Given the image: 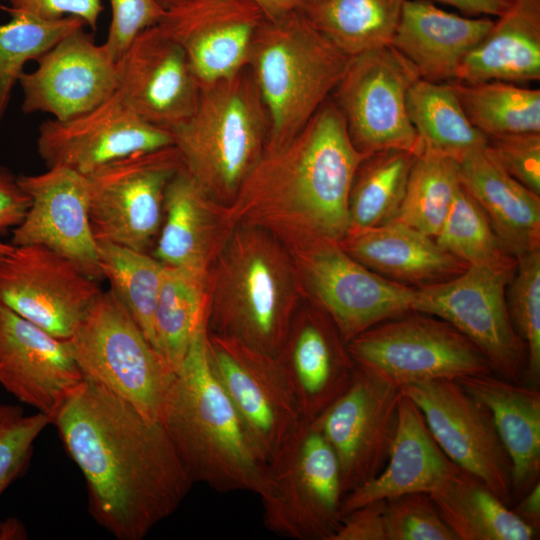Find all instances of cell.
I'll return each instance as SVG.
<instances>
[{"label":"cell","mask_w":540,"mask_h":540,"mask_svg":"<svg viewBox=\"0 0 540 540\" xmlns=\"http://www.w3.org/2000/svg\"><path fill=\"white\" fill-rule=\"evenodd\" d=\"M82 472L89 513L119 540H141L193 486L161 422L84 380L52 420Z\"/></svg>","instance_id":"cell-1"},{"label":"cell","mask_w":540,"mask_h":540,"mask_svg":"<svg viewBox=\"0 0 540 540\" xmlns=\"http://www.w3.org/2000/svg\"><path fill=\"white\" fill-rule=\"evenodd\" d=\"M367 156L353 145L344 118L325 101L289 140L265 147L225 206L233 227L262 228L296 253L314 242H340L349 231V194Z\"/></svg>","instance_id":"cell-2"},{"label":"cell","mask_w":540,"mask_h":540,"mask_svg":"<svg viewBox=\"0 0 540 540\" xmlns=\"http://www.w3.org/2000/svg\"><path fill=\"white\" fill-rule=\"evenodd\" d=\"M160 422L193 483L218 492L263 494L268 463L212 369L207 327L197 334L175 372Z\"/></svg>","instance_id":"cell-3"},{"label":"cell","mask_w":540,"mask_h":540,"mask_svg":"<svg viewBox=\"0 0 540 540\" xmlns=\"http://www.w3.org/2000/svg\"><path fill=\"white\" fill-rule=\"evenodd\" d=\"M272 234L235 226L209 273L207 330L275 356L297 312V281Z\"/></svg>","instance_id":"cell-4"},{"label":"cell","mask_w":540,"mask_h":540,"mask_svg":"<svg viewBox=\"0 0 540 540\" xmlns=\"http://www.w3.org/2000/svg\"><path fill=\"white\" fill-rule=\"evenodd\" d=\"M200 87L189 118L172 130L187 173L228 206L263 154L268 116L251 70Z\"/></svg>","instance_id":"cell-5"},{"label":"cell","mask_w":540,"mask_h":540,"mask_svg":"<svg viewBox=\"0 0 540 540\" xmlns=\"http://www.w3.org/2000/svg\"><path fill=\"white\" fill-rule=\"evenodd\" d=\"M350 59L314 26L304 9L264 19L247 66L267 111L265 147L289 140L306 125L328 100Z\"/></svg>","instance_id":"cell-6"},{"label":"cell","mask_w":540,"mask_h":540,"mask_svg":"<svg viewBox=\"0 0 540 540\" xmlns=\"http://www.w3.org/2000/svg\"><path fill=\"white\" fill-rule=\"evenodd\" d=\"M68 341L84 380L160 422L175 371L111 290L97 296Z\"/></svg>","instance_id":"cell-7"},{"label":"cell","mask_w":540,"mask_h":540,"mask_svg":"<svg viewBox=\"0 0 540 540\" xmlns=\"http://www.w3.org/2000/svg\"><path fill=\"white\" fill-rule=\"evenodd\" d=\"M265 527L294 540H331L341 522L337 458L319 430L302 421L268 463L261 496Z\"/></svg>","instance_id":"cell-8"},{"label":"cell","mask_w":540,"mask_h":540,"mask_svg":"<svg viewBox=\"0 0 540 540\" xmlns=\"http://www.w3.org/2000/svg\"><path fill=\"white\" fill-rule=\"evenodd\" d=\"M383 321L347 343L356 366L398 388L493 373L479 348L455 327L416 312Z\"/></svg>","instance_id":"cell-9"},{"label":"cell","mask_w":540,"mask_h":540,"mask_svg":"<svg viewBox=\"0 0 540 540\" xmlns=\"http://www.w3.org/2000/svg\"><path fill=\"white\" fill-rule=\"evenodd\" d=\"M419 78L391 44L351 57L332 93L360 153L369 156L388 149L421 153L406 107L407 93Z\"/></svg>","instance_id":"cell-10"},{"label":"cell","mask_w":540,"mask_h":540,"mask_svg":"<svg viewBox=\"0 0 540 540\" xmlns=\"http://www.w3.org/2000/svg\"><path fill=\"white\" fill-rule=\"evenodd\" d=\"M182 168L171 145L125 156L86 176L96 241L146 253L161 228L166 187Z\"/></svg>","instance_id":"cell-11"},{"label":"cell","mask_w":540,"mask_h":540,"mask_svg":"<svg viewBox=\"0 0 540 540\" xmlns=\"http://www.w3.org/2000/svg\"><path fill=\"white\" fill-rule=\"evenodd\" d=\"M513 275L469 266L452 279L415 288L412 311L445 320L479 348L493 374L521 383L527 350L512 324L505 297Z\"/></svg>","instance_id":"cell-12"},{"label":"cell","mask_w":540,"mask_h":540,"mask_svg":"<svg viewBox=\"0 0 540 540\" xmlns=\"http://www.w3.org/2000/svg\"><path fill=\"white\" fill-rule=\"evenodd\" d=\"M207 349L219 383L269 463L303 421L277 358L208 330Z\"/></svg>","instance_id":"cell-13"},{"label":"cell","mask_w":540,"mask_h":540,"mask_svg":"<svg viewBox=\"0 0 540 540\" xmlns=\"http://www.w3.org/2000/svg\"><path fill=\"white\" fill-rule=\"evenodd\" d=\"M400 391L420 409L445 455L510 506L511 462L487 407L457 380L417 382L400 387Z\"/></svg>","instance_id":"cell-14"},{"label":"cell","mask_w":540,"mask_h":540,"mask_svg":"<svg viewBox=\"0 0 540 540\" xmlns=\"http://www.w3.org/2000/svg\"><path fill=\"white\" fill-rule=\"evenodd\" d=\"M296 257L316 306L332 319L346 343L383 321L412 311L415 288L374 273L338 242L317 241Z\"/></svg>","instance_id":"cell-15"},{"label":"cell","mask_w":540,"mask_h":540,"mask_svg":"<svg viewBox=\"0 0 540 540\" xmlns=\"http://www.w3.org/2000/svg\"><path fill=\"white\" fill-rule=\"evenodd\" d=\"M96 281L46 247L14 246L0 260V304L68 340L102 292Z\"/></svg>","instance_id":"cell-16"},{"label":"cell","mask_w":540,"mask_h":540,"mask_svg":"<svg viewBox=\"0 0 540 540\" xmlns=\"http://www.w3.org/2000/svg\"><path fill=\"white\" fill-rule=\"evenodd\" d=\"M400 396V388L357 367L349 388L311 422L337 458L343 497L384 468Z\"/></svg>","instance_id":"cell-17"},{"label":"cell","mask_w":540,"mask_h":540,"mask_svg":"<svg viewBox=\"0 0 540 540\" xmlns=\"http://www.w3.org/2000/svg\"><path fill=\"white\" fill-rule=\"evenodd\" d=\"M171 145L172 133L142 119L118 90L80 115L44 121L37 138L47 168L65 167L84 176L125 156Z\"/></svg>","instance_id":"cell-18"},{"label":"cell","mask_w":540,"mask_h":540,"mask_svg":"<svg viewBox=\"0 0 540 540\" xmlns=\"http://www.w3.org/2000/svg\"><path fill=\"white\" fill-rule=\"evenodd\" d=\"M158 26L185 52L200 87L248 64L266 18L251 0H168Z\"/></svg>","instance_id":"cell-19"},{"label":"cell","mask_w":540,"mask_h":540,"mask_svg":"<svg viewBox=\"0 0 540 540\" xmlns=\"http://www.w3.org/2000/svg\"><path fill=\"white\" fill-rule=\"evenodd\" d=\"M85 27L65 35L36 60L34 71L20 75L23 112L67 120L97 107L118 90L117 62Z\"/></svg>","instance_id":"cell-20"},{"label":"cell","mask_w":540,"mask_h":540,"mask_svg":"<svg viewBox=\"0 0 540 540\" xmlns=\"http://www.w3.org/2000/svg\"><path fill=\"white\" fill-rule=\"evenodd\" d=\"M17 182L30 197V206L13 229L14 246L46 247L76 264L89 277L103 278L98 243L89 221L87 177L65 167H50Z\"/></svg>","instance_id":"cell-21"},{"label":"cell","mask_w":540,"mask_h":540,"mask_svg":"<svg viewBox=\"0 0 540 540\" xmlns=\"http://www.w3.org/2000/svg\"><path fill=\"white\" fill-rule=\"evenodd\" d=\"M83 381L68 340L0 304V385L8 393L52 422Z\"/></svg>","instance_id":"cell-22"},{"label":"cell","mask_w":540,"mask_h":540,"mask_svg":"<svg viewBox=\"0 0 540 540\" xmlns=\"http://www.w3.org/2000/svg\"><path fill=\"white\" fill-rule=\"evenodd\" d=\"M118 91L146 122L172 132L194 111L200 85L183 49L157 24L117 61Z\"/></svg>","instance_id":"cell-23"},{"label":"cell","mask_w":540,"mask_h":540,"mask_svg":"<svg viewBox=\"0 0 540 540\" xmlns=\"http://www.w3.org/2000/svg\"><path fill=\"white\" fill-rule=\"evenodd\" d=\"M276 358L305 422L314 421L349 388L357 368L337 326L317 306L296 312Z\"/></svg>","instance_id":"cell-24"},{"label":"cell","mask_w":540,"mask_h":540,"mask_svg":"<svg viewBox=\"0 0 540 540\" xmlns=\"http://www.w3.org/2000/svg\"><path fill=\"white\" fill-rule=\"evenodd\" d=\"M163 217L153 257L208 278L234 228L225 206L208 196L182 168L166 187Z\"/></svg>","instance_id":"cell-25"},{"label":"cell","mask_w":540,"mask_h":540,"mask_svg":"<svg viewBox=\"0 0 540 540\" xmlns=\"http://www.w3.org/2000/svg\"><path fill=\"white\" fill-rule=\"evenodd\" d=\"M459 469L435 441L420 409L401 393L387 462L372 480L343 497L341 518L370 502L412 492L431 493Z\"/></svg>","instance_id":"cell-26"},{"label":"cell","mask_w":540,"mask_h":540,"mask_svg":"<svg viewBox=\"0 0 540 540\" xmlns=\"http://www.w3.org/2000/svg\"><path fill=\"white\" fill-rule=\"evenodd\" d=\"M493 23L488 18L446 12L429 0H405L391 45L415 67L420 78L455 83L463 60Z\"/></svg>","instance_id":"cell-27"},{"label":"cell","mask_w":540,"mask_h":540,"mask_svg":"<svg viewBox=\"0 0 540 540\" xmlns=\"http://www.w3.org/2000/svg\"><path fill=\"white\" fill-rule=\"evenodd\" d=\"M339 244L369 270L411 288L447 281L469 267L440 247L435 238L398 220L350 232Z\"/></svg>","instance_id":"cell-28"},{"label":"cell","mask_w":540,"mask_h":540,"mask_svg":"<svg viewBox=\"0 0 540 540\" xmlns=\"http://www.w3.org/2000/svg\"><path fill=\"white\" fill-rule=\"evenodd\" d=\"M457 381L490 411L511 462L513 501L520 499L539 481V391L493 373L467 376Z\"/></svg>","instance_id":"cell-29"},{"label":"cell","mask_w":540,"mask_h":540,"mask_svg":"<svg viewBox=\"0 0 540 540\" xmlns=\"http://www.w3.org/2000/svg\"><path fill=\"white\" fill-rule=\"evenodd\" d=\"M461 185L478 202L514 256L540 249V196L505 172L486 146L458 162Z\"/></svg>","instance_id":"cell-30"},{"label":"cell","mask_w":540,"mask_h":540,"mask_svg":"<svg viewBox=\"0 0 540 540\" xmlns=\"http://www.w3.org/2000/svg\"><path fill=\"white\" fill-rule=\"evenodd\" d=\"M540 79V0H512L482 41L463 60L457 83Z\"/></svg>","instance_id":"cell-31"},{"label":"cell","mask_w":540,"mask_h":540,"mask_svg":"<svg viewBox=\"0 0 540 540\" xmlns=\"http://www.w3.org/2000/svg\"><path fill=\"white\" fill-rule=\"evenodd\" d=\"M429 494L458 540H532L537 536L538 530L523 522L481 479L462 469Z\"/></svg>","instance_id":"cell-32"},{"label":"cell","mask_w":540,"mask_h":540,"mask_svg":"<svg viewBox=\"0 0 540 540\" xmlns=\"http://www.w3.org/2000/svg\"><path fill=\"white\" fill-rule=\"evenodd\" d=\"M406 107L422 150L458 162L469 152L487 144V138L466 116L454 83L419 78L407 93Z\"/></svg>","instance_id":"cell-33"},{"label":"cell","mask_w":540,"mask_h":540,"mask_svg":"<svg viewBox=\"0 0 540 540\" xmlns=\"http://www.w3.org/2000/svg\"><path fill=\"white\" fill-rule=\"evenodd\" d=\"M208 278L164 266L155 312L156 348L176 372L197 334L207 327Z\"/></svg>","instance_id":"cell-34"},{"label":"cell","mask_w":540,"mask_h":540,"mask_svg":"<svg viewBox=\"0 0 540 540\" xmlns=\"http://www.w3.org/2000/svg\"><path fill=\"white\" fill-rule=\"evenodd\" d=\"M405 0H321L303 8L314 26L342 53L355 57L389 45Z\"/></svg>","instance_id":"cell-35"},{"label":"cell","mask_w":540,"mask_h":540,"mask_svg":"<svg viewBox=\"0 0 540 540\" xmlns=\"http://www.w3.org/2000/svg\"><path fill=\"white\" fill-rule=\"evenodd\" d=\"M415 157L404 150L388 149L361 162L349 194L348 233L378 227L397 218Z\"/></svg>","instance_id":"cell-36"},{"label":"cell","mask_w":540,"mask_h":540,"mask_svg":"<svg viewBox=\"0 0 540 540\" xmlns=\"http://www.w3.org/2000/svg\"><path fill=\"white\" fill-rule=\"evenodd\" d=\"M471 124L486 138L540 133V90L492 81L454 83Z\"/></svg>","instance_id":"cell-37"},{"label":"cell","mask_w":540,"mask_h":540,"mask_svg":"<svg viewBox=\"0 0 540 540\" xmlns=\"http://www.w3.org/2000/svg\"><path fill=\"white\" fill-rule=\"evenodd\" d=\"M97 243L99 267L110 290L157 350L155 312L165 265L144 252L110 242Z\"/></svg>","instance_id":"cell-38"},{"label":"cell","mask_w":540,"mask_h":540,"mask_svg":"<svg viewBox=\"0 0 540 540\" xmlns=\"http://www.w3.org/2000/svg\"><path fill=\"white\" fill-rule=\"evenodd\" d=\"M460 185L457 161L422 150L413 161L404 199L395 220L434 238Z\"/></svg>","instance_id":"cell-39"},{"label":"cell","mask_w":540,"mask_h":540,"mask_svg":"<svg viewBox=\"0 0 540 540\" xmlns=\"http://www.w3.org/2000/svg\"><path fill=\"white\" fill-rule=\"evenodd\" d=\"M434 238L440 247L468 266L515 272L516 257L506 249L484 210L462 185Z\"/></svg>","instance_id":"cell-40"},{"label":"cell","mask_w":540,"mask_h":540,"mask_svg":"<svg viewBox=\"0 0 540 540\" xmlns=\"http://www.w3.org/2000/svg\"><path fill=\"white\" fill-rule=\"evenodd\" d=\"M11 19L0 24V121L24 65L37 60L71 31L86 26L75 16L44 20L8 9Z\"/></svg>","instance_id":"cell-41"},{"label":"cell","mask_w":540,"mask_h":540,"mask_svg":"<svg viewBox=\"0 0 540 540\" xmlns=\"http://www.w3.org/2000/svg\"><path fill=\"white\" fill-rule=\"evenodd\" d=\"M516 259L507 305L512 324L527 350L524 379L536 388L540 381V249Z\"/></svg>","instance_id":"cell-42"},{"label":"cell","mask_w":540,"mask_h":540,"mask_svg":"<svg viewBox=\"0 0 540 540\" xmlns=\"http://www.w3.org/2000/svg\"><path fill=\"white\" fill-rule=\"evenodd\" d=\"M51 423L43 413L26 415L17 405L0 404V497L26 469L36 439Z\"/></svg>","instance_id":"cell-43"},{"label":"cell","mask_w":540,"mask_h":540,"mask_svg":"<svg viewBox=\"0 0 540 540\" xmlns=\"http://www.w3.org/2000/svg\"><path fill=\"white\" fill-rule=\"evenodd\" d=\"M385 525L387 540H458L426 492L386 499Z\"/></svg>","instance_id":"cell-44"},{"label":"cell","mask_w":540,"mask_h":540,"mask_svg":"<svg viewBox=\"0 0 540 540\" xmlns=\"http://www.w3.org/2000/svg\"><path fill=\"white\" fill-rule=\"evenodd\" d=\"M486 148L505 172L540 196V133L489 137Z\"/></svg>","instance_id":"cell-45"},{"label":"cell","mask_w":540,"mask_h":540,"mask_svg":"<svg viewBox=\"0 0 540 540\" xmlns=\"http://www.w3.org/2000/svg\"><path fill=\"white\" fill-rule=\"evenodd\" d=\"M109 1L111 22L103 44L117 62L139 33L158 24L165 10L160 0Z\"/></svg>","instance_id":"cell-46"},{"label":"cell","mask_w":540,"mask_h":540,"mask_svg":"<svg viewBox=\"0 0 540 540\" xmlns=\"http://www.w3.org/2000/svg\"><path fill=\"white\" fill-rule=\"evenodd\" d=\"M12 10L28 13L44 20L75 16L96 30L104 10L103 0H4Z\"/></svg>","instance_id":"cell-47"},{"label":"cell","mask_w":540,"mask_h":540,"mask_svg":"<svg viewBox=\"0 0 540 540\" xmlns=\"http://www.w3.org/2000/svg\"><path fill=\"white\" fill-rule=\"evenodd\" d=\"M331 540H387L385 500L370 502L344 515Z\"/></svg>","instance_id":"cell-48"},{"label":"cell","mask_w":540,"mask_h":540,"mask_svg":"<svg viewBox=\"0 0 540 540\" xmlns=\"http://www.w3.org/2000/svg\"><path fill=\"white\" fill-rule=\"evenodd\" d=\"M31 200L15 177L0 166V234L14 229L23 220ZM14 245L0 240V260L9 254Z\"/></svg>","instance_id":"cell-49"},{"label":"cell","mask_w":540,"mask_h":540,"mask_svg":"<svg viewBox=\"0 0 540 540\" xmlns=\"http://www.w3.org/2000/svg\"><path fill=\"white\" fill-rule=\"evenodd\" d=\"M473 15L500 16L512 0H438Z\"/></svg>","instance_id":"cell-50"},{"label":"cell","mask_w":540,"mask_h":540,"mask_svg":"<svg viewBox=\"0 0 540 540\" xmlns=\"http://www.w3.org/2000/svg\"><path fill=\"white\" fill-rule=\"evenodd\" d=\"M526 524L539 530L540 527V483L528 490L512 509Z\"/></svg>","instance_id":"cell-51"},{"label":"cell","mask_w":540,"mask_h":540,"mask_svg":"<svg viewBox=\"0 0 540 540\" xmlns=\"http://www.w3.org/2000/svg\"><path fill=\"white\" fill-rule=\"evenodd\" d=\"M264 13L266 18H276L289 12L303 9L306 0H251Z\"/></svg>","instance_id":"cell-52"},{"label":"cell","mask_w":540,"mask_h":540,"mask_svg":"<svg viewBox=\"0 0 540 540\" xmlns=\"http://www.w3.org/2000/svg\"><path fill=\"white\" fill-rule=\"evenodd\" d=\"M318 1H321V0H306V3L318 2Z\"/></svg>","instance_id":"cell-53"},{"label":"cell","mask_w":540,"mask_h":540,"mask_svg":"<svg viewBox=\"0 0 540 540\" xmlns=\"http://www.w3.org/2000/svg\"><path fill=\"white\" fill-rule=\"evenodd\" d=\"M166 1H168V0H160L161 4H163V3L166 2Z\"/></svg>","instance_id":"cell-54"}]
</instances>
